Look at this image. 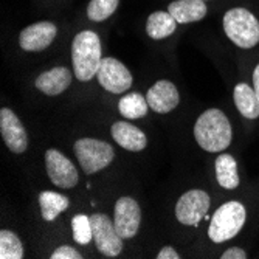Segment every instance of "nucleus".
<instances>
[{
  "instance_id": "f257e3e1",
  "label": "nucleus",
  "mask_w": 259,
  "mask_h": 259,
  "mask_svg": "<svg viewBox=\"0 0 259 259\" xmlns=\"http://www.w3.org/2000/svg\"><path fill=\"white\" fill-rule=\"evenodd\" d=\"M194 137L202 149L208 152H222L231 143L233 129L222 110L208 109L196 121Z\"/></svg>"
},
{
  "instance_id": "f03ea898",
  "label": "nucleus",
  "mask_w": 259,
  "mask_h": 259,
  "mask_svg": "<svg viewBox=\"0 0 259 259\" xmlns=\"http://www.w3.org/2000/svg\"><path fill=\"white\" fill-rule=\"evenodd\" d=\"M101 40L95 31H81L72 44L73 72L79 81H90L101 65Z\"/></svg>"
},
{
  "instance_id": "7ed1b4c3",
  "label": "nucleus",
  "mask_w": 259,
  "mask_h": 259,
  "mask_svg": "<svg viewBox=\"0 0 259 259\" xmlns=\"http://www.w3.org/2000/svg\"><path fill=\"white\" fill-rule=\"evenodd\" d=\"M245 219L247 211L241 202L231 200L224 203L216 209V213L211 218V224L208 228L209 239L216 244L233 239L242 230Z\"/></svg>"
},
{
  "instance_id": "20e7f679",
  "label": "nucleus",
  "mask_w": 259,
  "mask_h": 259,
  "mask_svg": "<svg viewBox=\"0 0 259 259\" xmlns=\"http://www.w3.org/2000/svg\"><path fill=\"white\" fill-rule=\"evenodd\" d=\"M224 30L228 39L241 49H253L259 42V20L245 8L228 10L224 16Z\"/></svg>"
},
{
  "instance_id": "39448f33",
  "label": "nucleus",
  "mask_w": 259,
  "mask_h": 259,
  "mask_svg": "<svg viewBox=\"0 0 259 259\" xmlns=\"http://www.w3.org/2000/svg\"><path fill=\"white\" fill-rule=\"evenodd\" d=\"M73 149L85 174H93L107 168L115 157L113 148L109 143L95 138L78 140Z\"/></svg>"
},
{
  "instance_id": "423d86ee",
  "label": "nucleus",
  "mask_w": 259,
  "mask_h": 259,
  "mask_svg": "<svg viewBox=\"0 0 259 259\" xmlns=\"http://www.w3.org/2000/svg\"><path fill=\"white\" fill-rule=\"evenodd\" d=\"M92 230H93V241L97 244L100 253L109 257L118 256L123 250V238L116 231L113 221L103 213H95L90 216Z\"/></svg>"
},
{
  "instance_id": "0eeeda50",
  "label": "nucleus",
  "mask_w": 259,
  "mask_h": 259,
  "mask_svg": "<svg viewBox=\"0 0 259 259\" xmlns=\"http://www.w3.org/2000/svg\"><path fill=\"white\" fill-rule=\"evenodd\" d=\"M211 200L202 190H191L182 194L176 205V218L180 224L196 227L206 216Z\"/></svg>"
},
{
  "instance_id": "6e6552de",
  "label": "nucleus",
  "mask_w": 259,
  "mask_h": 259,
  "mask_svg": "<svg viewBox=\"0 0 259 259\" xmlns=\"http://www.w3.org/2000/svg\"><path fill=\"white\" fill-rule=\"evenodd\" d=\"M97 76L101 87L110 93H124L134 82L127 67L115 58H103Z\"/></svg>"
},
{
  "instance_id": "1a4fd4ad",
  "label": "nucleus",
  "mask_w": 259,
  "mask_h": 259,
  "mask_svg": "<svg viewBox=\"0 0 259 259\" xmlns=\"http://www.w3.org/2000/svg\"><path fill=\"white\" fill-rule=\"evenodd\" d=\"M45 166L47 174H49L50 180L62 188V190H70L78 185V171L75 164L70 161L62 152L56 149H49L45 154Z\"/></svg>"
},
{
  "instance_id": "9d476101",
  "label": "nucleus",
  "mask_w": 259,
  "mask_h": 259,
  "mask_svg": "<svg viewBox=\"0 0 259 259\" xmlns=\"http://www.w3.org/2000/svg\"><path fill=\"white\" fill-rule=\"evenodd\" d=\"M113 224L123 239L134 238L141 224V209L132 197H120L115 203Z\"/></svg>"
},
{
  "instance_id": "9b49d317",
  "label": "nucleus",
  "mask_w": 259,
  "mask_h": 259,
  "mask_svg": "<svg viewBox=\"0 0 259 259\" xmlns=\"http://www.w3.org/2000/svg\"><path fill=\"white\" fill-rule=\"evenodd\" d=\"M0 134L8 149L14 154H23L28 148V137L17 115L10 109L0 110Z\"/></svg>"
},
{
  "instance_id": "f8f14e48",
  "label": "nucleus",
  "mask_w": 259,
  "mask_h": 259,
  "mask_svg": "<svg viewBox=\"0 0 259 259\" xmlns=\"http://www.w3.org/2000/svg\"><path fill=\"white\" fill-rule=\"evenodd\" d=\"M58 28L52 22H37L23 28L19 36V44L25 52H42L56 37Z\"/></svg>"
},
{
  "instance_id": "ddd939ff",
  "label": "nucleus",
  "mask_w": 259,
  "mask_h": 259,
  "mask_svg": "<svg viewBox=\"0 0 259 259\" xmlns=\"http://www.w3.org/2000/svg\"><path fill=\"white\" fill-rule=\"evenodd\" d=\"M149 107L157 113H168L174 110L180 101L177 87L171 81H157L146 93Z\"/></svg>"
},
{
  "instance_id": "4468645a",
  "label": "nucleus",
  "mask_w": 259,
  "mask_h": 259,
  "mask_svg": "<svg viewBox=\"0 0 259 259\" xmlns=\"http://www.w3.org/2000/svg\"><path fill=\"white\" fill-rule=\"evenodd\" d=\"M110 132L116 143L127 151L138 152V151H143L148 145L146 134L141 132L137 126L127 121H116L112 126Z\"/></svg>"
},
{
  "instance_id": "2eb2a0df",
  "label": "nucleus",
  "mask_w": 259,
  "mask_h": 259,
  "mask_svg": "<svg viewBox=\"0 0 259 259\" xmlns=\"http://www.w3.org/2000/svg\"><path fill=\"white\" fill-rule=\"evenodd\" d=\"M70 84H72V73L65 67H55L52 70H47L34 81L36 89L50 97L59 95L65 89H68Z\"/></svg>"
},
{
  "instance_id": "dca6fc26",
  "label": "nucleus",
  "mask_w": 259,
  "mask_h": 259,
  "mask_svg": "<svg viewBox=\"0 0 259 259\" xmlns=\"http://www.w3.org/2000/svg\"><path fill=\"white\" fill-rule=\"evenodd\" d=\"M169 14L177 20V23L199 22L206 16L205 0H176L168 7Z\"/></svg>"
},
{
  "instance_id": "f3484780",
  "label": "nucleus",
  "mask_w": 259,
  "mask_h": 259,
  "mask_svg": "<svg viewBox=\"0 0 259 259\" xmlns=\"http://www.w3.org/2000/svg\"><path fill=\"white\" fill-rule=\"evenodd\" d=\"M233 98H234V104H236V107L242 116L250 118V120L257 118L259 116V100L254 93V89H251L245 82H241L234 87Z\"/></svg>"
},
{
  "instance_id": "a211bd4d",
  "label": "nucleus",
  "mask_w": 259,
  "mask_h": 259,
  "mask_svg": "<svg viewBox=\"0 0 259 259\" xmlns=\"http://www.w3.org/2000/svg\"><path fill=\"white\" fill-rule=\"evenodd\" d=\"M177 27V20L169 14V11H155L148 17L146 22V33L149 37L160 40L164 37H169Z\"/></svg>"
},
{
  "instance_id": "6ab92c4d",
  "label": "nucleus",
  "mask_w": 259,
  "mask_h": 259,
  "mask_svg": "<svg viewBox=\"0 0 259 259\" xmlns=\"http://www.w3.org/2000/svg\"><path fill=\"white\" fill-rule=\"evenodd\" d=\"M216 179L225 190H236L239 186V174L236 160L230 154H221L216 158Z\"/></svg>"
},
{
  "instance_id": "aec40b11",
  "label": "nucleus",
  "mask_w": 259,
  "mask_h": 259,
  "mask_svg": "<svg viewBox=\"0 0 259 259\" xmlns=\"http://www.w3.org/2000/svg\"><path fill=\"white\" fill-rule=\"evenodd\" d=\"M39 205H40V213L45 221H55L62 211H65L70 205V200L58 193L53 191H44L39 196Z\"/></svg>"
},
{
  "instance_id": "412c9836",
  "label": "nucleus",
  "mask_w": 259,
  "mask_h": 259,
  "mask_svg": "<svg viewBox=\"0 0 259 259\" xmlns=\"http://www.w3.org/2000/svg\"><path fill=\"white\" fill-rule=\"evenodd\" d=\"M148 109H149L148 100L137 92L129 93V95H124L118 103L120 113L127 120L143 118V116H146V113H148Z\"/></svg>"
},
{
  "instance_id": "4be33fe9",
  "label": "nucleus",
  "mask_w": 259,
  "mask_h": 259,
  "mask_svg": "<svg viewBox=\"0 0 259 259\" xmlns=\"http://www.w3.org/2000/svg\"><path fill=\"white\" fill-rule=\"evenodd\" d=\"M0 257L2 259H22L23 247L20 239L13 231H0Z\"/></svg>"
},
{
  "instance_id": "5701e85b",
  "label": "nucleus",
  "mask_w": 259,
  "mask_h": 259,
  "mask_svg": "<svg viewBox=\"0 0 259 259\" xmlns=\"http://www.w3.org/2000/svg\"><path fill=\"white\" fill-rule=\"evenodd\" d=\"M120 0H90L87 16L93 22H103L109 19L118 8Z\"/></svg>"
},
{
  "instance_id": "b1692460",
  "label": "nucleus",
  "mask_w": 259,
  "mask_h": 259,
  "mask_svg": "<svg viewBox=\"0 0 259 259\" xmlns=\"http://www.w3.org/2000/svg\"><path fill=\"white\" fill-rule=\"evenodd\" d=\"M72 228H73V239L78 244L87 245L93 239L92 221L85 214H76L72 219Z\"/></svg>"
},
{
  "instance_id": "393cba45",
  "label": "nucleus",
  "mask_w": 259,
  "mask_h": 259,
  "mask_svg": "<svg viewBox=\"0 0 259 259\" xmlns=\"http://www.w3.org/2000/svg\"><path fill=\"white\" fill-rule=\"evenodd\" d=\"M50 257H52V259H81L82 254H81L78 250H75L73 247H70V245H62V247L56 248V250L52 253Z\"/></svg>"
},
{
  "instance_id": "a878e982",
  "label": "nucleus",
  "mask_w": 259,
  "mask_h": 259,
  "mask_svg": "<svg viewBox=\"0 0 259 259\" xmlns=\"http://www.w3.org/2000/svg\"><path fill=\"white\" fill-rule=\"evenodd\" d=\"M221 257L222 259H245L247 253L242 248H239V247H231L227 251H224V254Z\"/></svg>"
},
{
  "instance_id": "bb28decb",
  "label": "nucleus",
  "mask_w": 259,
  "mask_h": 259,
  "mask_svg": "<svg viewBox=\"0 0 259 259\" xmlns=\"http://www.w3.org/2000/svg\"><path fill=\"white\" fill-rule=\"evenodd\" d=\"M179 253L172 248V247H163L158 254H157V259H179Z\"/></svg>"
},
{
  "instance_id": "cd10ccee",
  "label": "nucleus",
  "mask_w": 259,
  "mask_h": 259,
  "mask_svg": "<svg viewBox=\"0 0 259 259\" xmlns=\"http://www.w3.org/2000/svg\"><path fill=\"white\" fill-rule=\"evenodd\" d=\"M253 89H254V93L259 100V64L256 65L254 72H253Z\"/></svg>"
},
{
  "instance_id": "c85d7f7f",
  "label": "nucleus",
  "mask_w": 259,
  "mask_h": 259,
  "mask_svg": "<svg viewBox=\"0 0 259 259\" xmlns=\"http://www.w3.org/2000/svg\"><path fill=\"white\" fill-rule=\"evenodd\" d=\"M205 2H206V0H205Z\"/></svg>"
}]
</instances>
